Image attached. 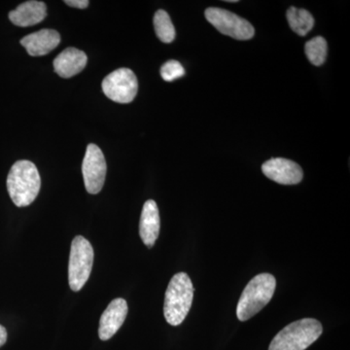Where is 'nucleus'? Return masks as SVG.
<instances>
[{
  "mask_svg": "<svg viewBox=\"0 0 350 350\" xmlns=\"http://www.w3.org/2000/svg\"><path fill=\"white\" fill-rule=\"evenodd\" d=\"M41 188L38 167L27 160L14 163L7 177V190L18 207L29 206L36 200Z\"/></svg>",
  "mask_w": 350,
  "mask_h": 350,
  "instance_id": "1",
  "label": "nucleus"
},
{
  "mask_svg": "<svg viewBox=\"0 0 350 350\" xmlns=\"http://www.w3.org/2000/svg\"><path fill=\"white\" fill-rule=\"evenodd\" d=\"M194 298V286L187 273H178L172 276L165 291L163 314L172 326L180 325L185 320Z\"/></svg>",
  "mask_w": 350,
  "mask_h": 350,
  "instance_id": "2",
  "label": "nucleus"
},
{
  "mask_svg": "<svg viewBox=\"0 0 350 350\" xmlns=\"http://www.w3.org/2000/svg\"><path fill=\"white\" fill-rule=\"evenodd\" d=\"M276 280L271 273H260L244 288L237 306V317L246 321L261 312L275 294Z\"/></svg>",
  "mask_w": 350,
  "mask_h": 350,
  "instance_id": "3",
  "label": "nucleus"
},
{
  "mask_svg": "<svg viewBox=\"0 0 350 350\" xmlns=\"http://www.w3.org/2000/svg\"><path fill=\"white\" fill-rule=\"evenodd\" d=\"M319 320L304 319L290 323L271 340L269 350H306L321 336Z\"/></svg>",
  "mask_w": 350,
  "mask_h": 350,
  "instance_id": "4",
  "label": "nucleus"
},
{
  "mask_svg": "<svg viewBox=\"0 0 350 350\" xmlns=\"http://www.w3.org/2000/svg\"><path fill=\"white\" fill-rule=\"evenodd\" d=\"M94 256L91 243L84 237H75L71 243L68 262V282L72 291H80L86 284L93 269Z\"/></svg>",
  "mask_w": 350,
  "mask_h": 350,
  "instance_id": "5",
  "label": "nucleus"
},
{
  "mask_svg": "<svg viewBox=\"0 0 350 350\" xmlns=\"http://www.w3.org/2000/svg\"><path fill=\"white\" fill-rule=\"evenodd\" d=\"M206 20L217 31L238 40H248L254 36L255 29L247 20L225 9L211 7L206 12Z\"/></svg>",
  "mask_w": 350,
  "mask_h": 350,
  "instance_id": "6",
  "label": "nucleus"
},
{
  "mask_svg": "<svg viewBox=\"0 0 350 350\" xmlns=\"http://www.w3.org/2000/svg\"><path fill=\"white\" fill-rule=\"evenodd\" d=\"M103 91L109 100L118 103H130L138 91L137 76L129 68H119L108 75L103 81Z\"/></svg>",
  "mask_w": 350,
  "mask_h": 350,
  "instance_id": "7",
  "label": "nucleus"
},
{
  "mask_svg": "<svg viewBox=\"0 0 350 350\" xmlns=\"http://www.w3.org/2000/svg\"><path fill=\"white\" fill-rule=\"evenodd\" d=\"M107 165L100 147L89 144L82 163L85 187L89 194L96 195L105 185Z\"/></svg>",
  "mask_w": 350,
  "mask_h": 350,
  "instance_id": "8",
  "label": "nucleus"
},
{
  "mask_svg": "<svg viewBox=\"0 0 350 350\" xmlns=\"http://www.w3.org/2000/svg\"><path fill=\"white\" fill-rule=\"evenodd\" d=\"M262 174L282 185H296L303 180V170L298 163L287 159H271L262 163Z\"/></svg>",
  "mask_w": 350,
  "mask_h": 350,
  "instance_id": "9",
  "label": "nucleus"
},
{
  "mask_svg": "<svg viewBox=\"0 0 350 350\" xmlns=\"http://www.w3.org/2000/svg\"><path fill=\"white\" fill-rule=\"evenodd\" d=\"M129 308L126 301L118 298L108 305L101 315L98 336L101 340H110L123 325L128 315Z\"/></svg>",
  "mask_w": 350,
  "mask_h": 350,
  "instance_id": "10",
  "label": "nucleus"
},
{
  "mask_svg": "<svg viewBox=\"0 0 350 350\" xmlns=\"http://www.w3.org/2000/svg\"><path fill=\"white\" fill-rule=\"evenodd\" d=\"M61 42V36L54 29H41L29 34L21 40V44L32 57L45 56L56 49Z\"/></svg>",
  "mask_w": 350,
  "mask_h": 350,
  "instance_id": "11",
  "label": "nucleus"
},
{
  "mask_svg": "<svg viewBox=\"0 0 350 350\" xmlns=\"http://www.w3.org/2000/svg\"><path fill=\"white\" fill-rule=\"evenodd\" d=\"M161 220L155 200H149L142 208L139 222V236L147 247H153L160 234Z\"/></svg>",
  "mask_w": 350,
  "mask_h": 350,
  "instance_id": "12",
  "label": "nucleus"
},
{
  "mask_svg": "<svg viewBox=\"0 0 350 350\" xmlns=\"http://www.w3.org/2000/svg\"><path fill=\"white\" fill-rule=\"evenodd\" d=\"M47 16V7L42 1L24 2L9 13V19L21 27H31L42 22Z\"/></svg>",
  "mask_w": 350,
  "mask_h": 350,
  "instance_id": "13",
  "label": "nucleus"
},
{
  "mask_svg": "<svg viewBox=\"0 0 350 350\" xmlns=\"http://www.w3.org/2000/svg\"><path fill=\"white\" fill-rule=\"evenodd\" d=\"M87 55L76 48H68L55 59L54 69L63 78H70L81 72L86 66Z\"/></svg>",
  "mask_w": 350,
  "mask_h": 350,
  "instance_id": "14",
  "label": "nucleus"
},
{
  "mask_svg": "<svg viewBox=\"0 0 350 350\" xmlns=\"http://www.w3.org/2000/svg\"><path fill=\"white\" fill-rule=\"evenodd\" d=\"M287 20L292 31L301 36H305L312 31L314 25V19L312 14L305 9H298L291 7L287 11Z\"/></svg>",
  "mask_w": 350,
  "mask_h": 350,
  "instance_id": "15",
  "label": "nucleus"
},
{
  "mask_svg": "<svg viewBox=\"0 0 350 350\" xmlns=\"http://www.w3.org/2000/svg\"><path fill=\"white\" fill-rule=\"evenodd\" d=\"M154 27L157 36L163 43H172L175 38V29L169 14L163 10L157 11L154 16Z\"/></svg>",
  "mask_w": 350,
  "mask_h": 350,
  "instance_id": "16",
  "label": "nucleus"
},
{
  "mask_svg": "<svg viewBox=\"0 0 350 350\" xmlns=\"http://www.w3.org/2000/svg\"><path fill=\"white\" fill-rule=\"evenodd\" d=\"M327 50H328V46L326 40L321 36L312 38L306 44V57L313 66H319L325 63Z\"/></svg>",
  "mask_w": 350,
  "mask_h": 350,
  "instance_id": "17",
  "label": "nucleus"
},
{
  "mask_svg": "<svg viewBox=\"0 0 350 350\" xmlns=\"http://www.w3.org/2000/svg\"><path fill=\"white\" fill-rule=\"evenodd\" d=\"M161 75L165 81L172 82L178 78L183 77L185 75V69L179 62L172 59L163 64L161 68Z\"/></svg>",
  "mask_w": 350,
  "mask_h": 350,
  "instance_id": "18",
  "label": "nucleus"
},
{
  "mask_svg": "<svg viewBox=\"0 0 350 350\" xmlns=\"http://www.w3.org/2000/svg\"><path fill=\"white\" fill-rule=\"evenodd\" d=\"M64 3L68 6L75 7V8L85 9L89 5V1L87 0H66Z\"/></svg>",
  "mask_w": 350,
  "mask_h": 350,
  "instance_id": "19",
  "label": "nucleus"
},
{
  "mask_svg": "<svg viewBox=\"0 0 350 350\" xmlns=\"http://www.w3.org/2000/svg\"><path fill=\"white\" fill-rule=\"evenodd\" d=\"M7 340V331L5 327L0 325V347L5 345Z\"/></svg>",
  "mask_w": 350,
  "mask_h": 350,
  "instance_id": "20",
  "label": "nucleus"
}]
</instances>
